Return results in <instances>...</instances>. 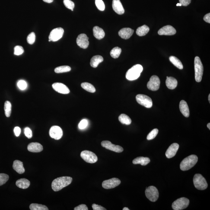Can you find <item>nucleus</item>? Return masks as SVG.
I'll use <instances>...</instances> for the list:
<instances>
[{
    "mask_svg": "<svg viewBox=\"0 0 210 210\" xmlns=\"http://www.w3.org/2000/svg\"><path fill=\"white\" fill-rule=\"evenodd\" d=\"M9 177L5 173H0V186L5 184L8 180Z\"/></svg>",
    "mask_w": 210,
    "mask_h": 210,
    "instance_id": "38",
    "label": "nucleus"
},
{
    "mask_svg": "<svg viewBox=\"0 0 210 210\" xmlns=\"http://www.w3.org/2000/svg\"><path fill=\"white\" fill-rule=\"evenodd\" d=\"M64 33V29L61 27L57 28L51 32L49 36V40L52 41H57L62 37Z\"/></svg>",
    "mask_w": 210,
    "mask_h": 210,
    "instance_id": "11",
    "label": "nucleus"
},
{
    "mask_svg": "<svg viewBox=\"0 0 210 210\" xmlns=\"http://www.w3.org/2000/svg\"><path fill=\"white\" fill-rule=\"evenodd\" d=\"M150 162V159L148 157H138L133 160L134 164H141L142 166L146 165Z\"/></svg>",
    "mask_w": 210,
    "mask_h": 210,
    "instance_id": "27",
    "label": "nucleus"
},
{
    "mask_svg": "<svg viewBox=\"0 0 210 210\" xmlns=\"http://www.w3.org/2000/svg\"><path fill=\"white\" fill-rule=\"evenodd\" d=\"M72 181V177L68 176L57 178L52 181V189L55 192H58L71 184Z\"/></svg>",
    "mask_w": 210,
    "mask_h": 210,
    "instance_id": "1",
    "label": "nucleus"
},
{
    "mask_svg": "<svg viewBox=\"0 0 210 210\" xmlns=\"http://www.w3.org/2000/svg\"><path fill=\"white\" fill-rule=\"evenodd\" d=\"M179 2L182 6H186L190 4L191 0H179Z\"/></svg>",
    "mask_w": 210,
    "mask_h": 210,
    "instance_id": "48",
    "label": "nucleus"
},
{
    "mask_svg": "<svg viewBox=\"0 0 210 210\" xmlns=\"http://www.w3.org/2000/svg\"><path fill=\"white\" fill-rule=\"evenodd\" d=\"M103 56L100 55H95L91 58L90 61V65L93 68H97L99 64L103 62Z\"/></svg>",
    "mask_w": 210,
    "mask_h": 210,
    "instance_id": "28",
    "label": "nucleus"
},
{
    "mask_svg": "<svg viewBox=\"0 0 210 210\" xmlns=\"http://www.w3.org/2000/svg\"><path fill=\"white\" fill-rule=\"evenodd\" d=\"M121 181L117 178H113L103 181L102 183L103 188L106 189H110L116 187L120 184Z\"/></svg>",
    "mask_w": 210,
    "mask_h": 210,
    "instance_id": "12",
    "label": "nucleus"
},
{
    "mask_svg": "<svg viewBox=\"0 0 210 210\" xmlns=\"http://www.w3.org/2000/svg\"><path fill=\"white\" fill-rule=\"evenodd\" d=\"M88 37L84 33L79 35L76 39V43L82 49H87L89 45Z\"/></svg>",
    "mask_w": 210,
    "mask_h": 210,
    "instance_id": "14",
    "label": "nucleus"
},
{
    "mask_svg": "<svg viewBox=\"0 0 210 210\" xmlns=\"http://www.w3.org/2000/svg\"><path fill=\"white\" fill-rule=\"evenodd\" d=\"M176 30L173 26L166 25L160 29L158 31V34L160 35L165 36H172L176 34Z\"/></svg>",
    "mask_w": 210,
    "mask_h": 210,
    "instance_id": "17",
    "label": "nucleus"
},
{
    "mask_svg": "<svg viewBox=\"0 0 210 210\" xmlns=\"http://www.w3.org/2000/svg\"><path fill=\"white\" fill-rule=\"evenodd\" d=\"M24 52V49L22 47L20 46H16L14 48V54L16 55H20Z\"/></svg>",
    "mask_w": 210,
    "mask_h": 210,
    "instance_id": "43",
    "label": "nucleus"
},
{
    "mask_svg": "<svg viewBox=\"0 0 210 210\" xmlns=\"http://www.w3.org/2000/svg\"><path fill=\"white\" fill-rule=\"evenodd\" d=\"M207 127H208V129L210 130V123H208V124L207 125Z\"/></svg>",
    "mask_w": 210,
    "mask_h": 210,
    "instance_id": "52",
    "label": "nucleus"
},
{
    "mask_svg": "<svg viewBox=\"0 0 210 210\" xmlns=\"http://www.w3.org/2000/svg\"><path fill=\"white\" fill-rule=\"evenodd\" d=\"M24 133L25 136L28 138H30L33 137V133L29 127H26L24 129Z\"/></svg>",
    "mask_w": 210,
    "mask_h": 210,
    "instance_id": "45",
    "label": "nucleus"
},
{
    "mask_svg": "<svg viewBox=\"0 0 210 210\" xmlns=\"http://www.w3.org/2000/svg\"><path fill=\"white\" fill-rule=\"evenodd\" d=\"M81 87L84 89L90 92L94 93L96 91L95 88L92 84L88 83H83L81 84Z\"/></svg>",
    "mask_w": 210,
    "mask_h": 210,
    "instance_id": "32",
    "label": "nucleus"
},
{
    "mask_svg": "<svg viewBox=\"0 0 210 210\" xmlns=\"http://www.w3.org/2000/svg\"><path fill=\"white\" fill-rule=\"evenodd\" d=\"M92 208L93 210H106V208L102 207L101 205H97L96 204H93L92 205Z\"/></svg>",
    "mask_w": 210,
    "mask_h": 210,
    "instance_id": "46",
    "label": "nucleus"
},
{
    "mask_svg": "<svg viewBox=\"0 0 210 210\" xmlns=\"http://www.w3.org/2000/svg\"><path fill=\"white\" fill-rule=\"evenodd\" d=\"M95 3L96 6L99 10L104 11L105 6L103 0H95Z\"/></svg>",
    "mask_w": 210,
    "mask_h": 210,
    "instance_id": "40",
    "label": "nucleus"
},
{
    "mask_svg": "<svg viewBox=\"0 0 210 210\" xmlns=\"http://www.w3.org/2000/svg\"><path fill=\"white\" fill-rule=\"evenodd\" d=\"M21 128L19 127L16 126L14 129V132L16 136L18 137L21 133Z\"/></svg>",
    "mask_w": 210,
    "mask_h": 210,
    "instance_id": "49",
    "label": "nucleus"
},
{
    "mask_svg": "<svg viewBox=\"0 0 210 210\" xmlns=\"http://www.w3.org/2000/svg\"><path fill=\"white\" fill-rule=\"evenodd\" d=\"M88 122L87 119H84L82 120L79 124V128L80 129L83 130L87 126Z\"/></svg>",
    "mask_w": 210,
    "mask_h": 210,
    "instance_id": "44",
    "label": "nucleus"
},
{
    "mask_svg": "<svg viewBox=\"0 0 210 210\" xmlns=\"http://www.w3.org/2000/svg\"><path fill=\"white\" fill-rule=\"evenodd\" d=\"M123 210H129L130 209L129 208H123V209H122Z\"/></svg>",
    "mask_w": 210,
    "mask_h": 210,
    "instance_id": "53",
    "label": "nucleus"
},
{
    "mask_svg": "<svg viewBox=\"0 0 210 210\" xmlns=\"http://www.w3.org/2000/svg\"><path fill=\"white\" fill-rule=\"evenodd\" d=\"M137 102L144 107L150 108L153 106V101L151 98L143 94H138L136 96Z\"/></svg>",
    "mask_w": 210,
    "mask_h": 210,
    "instance_id": "8",
    "label": "nucleus"
},
{
    "mask_svg": "<svg viewBox=\"0 0 210 210\" xmlns=\"http://www.w3.org/2000/svg\"><path fill=\"white\" fill-rule=\"evenodd\" d=\"M28 151L33 153H39L43 150V146L38 142H32L28 146Z\"/></svg>",
    "mask_w": 210,
    "mask_h": 210,
    "instance_id": "21",
    "label": "nucleus"
},
{
    "mask_svg": "<svg viewBox=\"0 0 210 210\" xmlns=\"http://www.w3.org/2000/svg\"><path fill=\"white\" fill-rule=\"evenodd\" d=\"M119 122L123 124L129 125L132 122V120L130 118L124 114H121L119 116Z\"/></svg>",
    "mask_w": 210,
    "mask_h": 210,
    "instance_id": "31",
    "label": "nucleus"
},
{
    "mask_svg": "<svg viewBox=\"0 0 210 210\" xmlns=\"http://www.w3.org/2000/svg\"><path fill=\"white\" fill-rule=\"evenodd\" d=\"M31 210H48L49 208L45 205L37 204H32L29 207Z\"/></svg>",
    "mask_w": 210,
    "mask_h": 210,
    "instance_id": "33",
    "label": "nucleus"
},
{
    "mask_svg": "<svg viewBox=\"0 0 210 210\" xmlns=\"http://www.w3.org/2000/svg\"><path fill=\"white\" fill-rule=\"evenodd\" d=\"M193 181L195 187L198 190H205L208 188V183L205 178L199 173L195 175Z\"/></svg>",
    "mask_w": 210,
    "mask_h": 210,
    "instance_id": "5",
    "label": "nucleus"
},
{
    "mask_svg": "<svg viewBox=\"0 0 210 210\" xmlns=\"http://www.w3.org/2000/svg\"><path fill=\"white\" fill-rule=\"evenodd\" d=\"M189 201L188 198L182 197L175 200L172 204V208L174 210L185 209L189 206Z\"/></svg>",
    "mask_w": 210,
    "mask_h": 210,
    "instance_id": "6",
    "label": "nucleus"
},
{
    "mask_svg": "<svg viewBox=\"0 0 210 210\" xmlns=\"http://www.w3.org/2000/svg\"><path fill=\"white\" fill-rule=\"evenodd\" d=\"M11 104L10 102L8 101L5 102L4 103V109L6 116L9 117L11 113Z\"/></svg>",
    "mask_w": 210,
    "mask_h": 210,
    "instance_id": "36",
    "label": "nucleus"
},
{
    "mask_svg": "<svg viewBox=\"0 0 210 210\" xmlns=\"http://www.w3.org/2000/svg\"><path fill=\"white\" fill-rule=\"evenodd\" d=\"M195 79L197 82H200L202 80L204 68L200 58L196 56L194 60Z\"/></svg>",
    "mask_w": 210,
    "mask_h": 210,
    "instance_id": "4",
    "label": "nucleus"
},
{
    "mask_svg": "<svg viewBox=\"0 0 210 210\" xmlns=\"http://www.w3.org/2000/svg\"><path fill=\"white\" fill-rule=\"evenodd\" d=\"M149 31V27L144 25L138 28L136 30V34L139 36H144L146 35Z\"/></svg>",
    "mask_w": 210,
    "mask_h": 210,
    "instance_id": "29",
    "label": "nucleus"
},
{
    "mask_svg": "<svg viewBox=\"0 0 210 210\" xmlns=\"http://www.w3.org/2000/svg\"><path fill=\"white\" fill-rule=\"evenodd\" d=\"M36 40V35L35 33L32 32L28 35L27 37L28 43L30 45H33L34 43Z\"/></svg>",
    "mask_w": 210,
    "mask_h": 210,
    "instance_id": "41",
    "label": "nucleus"
},
{
    "mask_svg": "<svg viewBox=\"0 0 210 210\" xmlns=\"http://www.w3.org/2000/svg\"><path fill=\"white\" fill-rule=\"evenodd\" d=\"M143 69L142 65L137 64L133 66L126 72V78L130 81H133L139 78Z\"/></svg>",
    "mask_w": 210,
    "mask_h": 210,
    "instance_id": "3",
    "label": "nucleus"
},
{
    "mask_svg": "<svg viewBox=\"0 0 210 210\" xmlns=\"http://www.w3.org/2000/svg\"><path fill=\"white\" fill-rule=\"evenodd\" d=\"M16 185L20 189H25L28 188L30 185V181L25 178L18 179L16 181Z\"/></svg>",
    "mask_w": 210,
    "mask_h": 210,
    "instance_id": "26",
    "label": "nucleus"
},
{
    "mask_svg": "<svg viewBox=\"0 0 210 210\" xmlns=\"http://www.w3.org/2000/svg\"><path fill=\"white\" fill-rule=\"evenodd\" d=\"M204 20L205 22L208 23H210V14H207L206 15L204 16Z\"/></svg>",
    "mask_w": 210,
    "mask_h": 210,
    "instance_id": "50",
    "label": "nucleus"
},
{
    "mask_svg": "<svg viewBox=\"0 0 210 210\" xmlns=\"http://www.w3.org/2000/svg\"><path fill=\"white\" fill-rule=\"evenodd\" d=\"M208 101L209 102V103H210V94H209V95H208Z\"/></svg>",
    "mask_w": 210,
    "mask_h": 210,
    "instance_id": "54",
    "label": "nucleus"
},
{
    "mask_svg": "<svg viewBox=\"0 0 210 210\" xmlns=\"http://www.w3.org/2000/svg\"><path fill=\"white\" fill-rule=\"evenodd\" d=\"M177 81L176 79L172 77H167L166 80V85L168 88L170 89H174L177 85Z\"/></svg>",
    "mask_w": 210,
    "mask_h": 210,
    "instance_id": "24",
    "label": "nucleus"
},
{
    "mask_svg": "<svg viewBox=\"0 0 210 210\" xmlns=\"http://www.w3.org/2000/svg\"><path fill=\"white\" fill-rule=\"evenodd\" d=\"M179 109L181 113L185 117L188 118L189 116V110L187 103L185 100H182L179 103Z\"/></svg>",
    "mask_w": 210,
    "mask_h": 210,
    "instance_id": "22",
    "label": "nucleus"
},
{
    "mask_svg": "<svg viewBox=\"0 0 210 210\" xmlns=\"http://www.w3.org/2000/svg\"><path fill=\"white\" fill-rule=\"evenodd\" d=\"M93 34L94 37L99 40L103 39L105 35V32L103 29L98 26L93 27Z\"/></svg>",
    "mask_w": 210,
    "mask_h": 210,
    "instance_id": "25",
    "label": "nucleus"
},
{
    "mask_svg": "<svg viewBox=\"0 0 210 210\" xmlns=\"http://www.w3.org/2000/svg\"><path fill=\"white\" fill-rule=\"evenodd\" d=\"M18 87L21 90H25L27 88V84L25 81L21 80L19 81L17 83Z\"/></svg>",
    "mask_w": 210,
    "mask_h": 210,
    "instance_id": "42",
    "label": "nucleus"
},
{
    "mask_svg": "<svg viewBox=\"0 0 210 210\" xmlns=\"http://www.w3.org/2000/svg\"><path fill=\"white\" fill-rule=\"evenodd\" d=\"M49 134L51 138L55 140H59L62 137L63 131L60 127L53 126L51 128Z\"/></svg>",
    "mask_w": 210,
    "mask_h": 210,
    "instance_id": "15",
    "label": "nucleus"
},
{
    "mask_svg": "<svg viewBox=\"0 0 210 210\" xmlns=\"http://www.w3.org/2000/svg\"><path fill=\"white\" fill-rule=\"evenodd\" d=\"M64 4L67 8L73 11L75 4L71 0H64Z\"/></svg>",
    "mask_w": 210,
    "mask_h": 210,
    "instance_id": "37",
    "label": "nucleus"
},
{
    "mask_svg": "<svg viewBox=\"0 0 210 210\" xmlns=\"http://www.w3.org/2000/svg\"><path fill=\"white\" fill-rule=\"evenodd\" d=\"M134 30L130 28H124L121 29L119 32V36L122 39H127L132 36Z\"/></svg>",
    "mask_w": 210,
    "mask_h": 210,
    "instance_id": "20",
    "label": "nucleus"
},
{
    "mask_svg": "<svg viewBox=\"0 0 210 210\" xmlns=\"http://www.w3.org/2000/svg\"><path fill=\"white\" fill-rule=\"evenodd\" d=\"M179 148V145L176 143L172 144L166 152L165 155L168 158L174 157Z\"/></svg>",
    "mask_w": 210,
    "mask_h": 210,
    "instance_id": "18",
    "label": "nucleus"
},
{
    "mask_svg": "<svg viewBox=\"0 0 210 210\" xmlns=\"http://www.w3.org/2000/svg\"><path fill=\"white\" fill-rule=\"evenodd\" d=\"M198 160L196 155H191L184 159L180 164V169L183 171H186L192 168L195 165Z\"/></svg>",
    "mask_w": 210,
    "mask_h": 210,
    "instance_id": "2",
    "label": "nucleus"
},
{
    "mask_svg": "<svg viewBox=\"0 0 210 210\" xmlns=\"http://www.w3.org/2000/svg\"><path fill=\"white\" fill-rule=\"evenodd\" d=\"M101 145L106 149L114 151L115 152L119 153L123 151V149L122 147L119 145H115L108 141H102Z\"/></svg>",
    "mask_w": 210,
    "mask_h": 210,
    "instance_id": "13",
    "label": "nucleus"
},
{
    "mask_svg": "<svg viewBox=\"0 0 210 210\" xmlns=\"http://www.w3.org/2000/svg\"><path fill=\"white\" fill-rule=\"evenodd\" d=\"M88 208L85 204H81L74 208V210H88Z\"/></svg>",
    "mask_w": 210,
    "mask_h": 210,
    "instance_id": "47",
    "label": "nucleus"
},
{
    "mask_svg": "<svg viewBox=\"0 0 210 210\" xmlns=\"http://www.w3.org/2000/svg\"><path fill=\"white\" fill-rule=\"evenodd\" d=\"M121 52H122V49L119 47H116L113 48L111 50L110 55L112 57L114 58H117L119 57Z\"/></svg>",
    "mask_w": 210,
    "mask_h": 210,
    "instance_id": "35",
    "label": "nucleus"
},
{
    "mask_svg": "<svg viewBox=\"0 0 210 210\" xmlns=\"http://www.w3.org/2000/svg\"><path fill=\"white\" fill-rule=\"evenodd\" d=\"M71 67L67 66V65H64V66L57 67L55 68V72L56 73H61L69 72L71 71Z\"/></svg>",
    "mask_w": 210,
    "mask_h": 210,
    "instance_id": "34",
    "label": "nucleus"
},
{
    "mask_svg": "<svg viewBox=\"0 0 210 210\" xmlns=\"http://www.w3.org/2000/svg\"><path fill=\"white\" fill-rule=\"evenodd\" d=\"M52 87L55 91L62 94H67L70 93V90L68 88L62 83H54L52 84Z\"/></svg>",
    "mask_w": 210,
    "mask_h": 210,
    "instance_id": "16",
    "label": "nucleus"
},
{
    "mask_svg": "<svg viewBox=\"0 0 210 210\" xmlns=\"http://www.w3.org/2000/svg\"><path fill=\"white\" fill-rule=\"evenodd\" d=\"M169 60H170V62H171L173 65H175L176 67H177V68H179V69H183V64H182V62H181V61L179 60L178 58L176 57V56H170V57H169Z\"/></svg>",
    "mask_w": 210,
    "mask_h": 210,
    "instance_id": "30",
    "label": "nucleus"
},
{
    "mask_svg": "<svg viewBox=\"0 0 210 210\" xmlns=\"http://www.w3.org/2000/svg\"><path fill=\"white\" fill-rule=\"evenodd\" d=\"M145 195L150 201L155 202L158 199L159 192L157 188L154 186H150L146 189Z\"/></svg>",
    "mask_w": 210,
    "mask_h": 210,
    "instance_id": "7",
    "label": "nucleus"
},
{
    "mask_svg": "<svg viewBox=\"0 0 210 210\" xmlns=\"http://www.w3.org/2000/svg\"><path fill=\"white\" fill-rule=\"evenodd\" d=\"M176 6H181L182 5L180 3H177Z\"/></svg>",
    "mask_w": 210,
    "mask_h": 210,
    "instance_id": "55",
    "label": "nucleus"
},
{
    "mask_svg": "<svg viewBox=\"0 0 210 210\" xmlns=\"http://www.w3.org/2000/svg\"><path fill=\"white\" fill-rule=\"evenodd\" d=\"M45 2L47 3H50L53 2V0H43Z\"/></svg>",
    "mask_w": 210,
    "mask_h": 210,
    "instance_id": "51",
    "label": "nucleus"
},
{
    "mask_svg": "<svg viewBox=\"0 0 210 210\" xmlns=\"http://www.w3.org/2000/svg\"><path fill=\"white\" fill-rule=\"evenodd\" d=\"M112 7L114 11L118 14L121 15L124 14L125 10L120 0H113Z\"/></svg>",
    "mask_w": 210,
    "mask_h": 210,
    "instance_id": "19",
    "label": "nucleus"
},
{
    "mask_svg": "<svg viewBox=\"0 0 210 210\" xmlns=\"http://www.w3.org/2000/svg\"><path fill=\"white\" fill-rule=\"evenodd\" d=\"M81 157L83 160L88 163H95L98 160L97 156L94 153L87 150L82 151Z\"/></svg>",
    "mask_w": 210,
    "mask_h": 210,
    "instance_id": "9",
    "label": "nucleus"
},
{
    "mask_svg": "<svg viewBox=\"0 0 210 210\" xmlns=\"http://www.w3.org/2000/svg\"><path fill=\"white\" fill-rule=\"evenodd\" d=\"M13 167L14 170L19 174H22L25 171L22 162L19 160H16L14 161Z\"/></svg>",
    "mask_w": 210,
    "mask_h": 210,
    "instance_id": "23",
    "label": "nucleus"
},
{
    "mask_svg": "<svg viewBox=\"0 0 210 210\" xmlns=\"http://www.w3.org/2000/svg\"><path fill=\"white\" fill-rule=\"evenodd\" d=\"M160 81L159 78L157 76H152L147 84L148 89L152 91H157L160 88Z\"/></svg>",
    "mask_w": 210,
    "mask_h": 210,
    "instance_id": "10",
    "label": "nucleus"
},
{
    "mask_svg": "<svg viewBox=\"0 0 210 210\" xmlns=\"http://www.w3.org/2000/svg\"><path fill=\"white\" fill-rule=\"evenodd\" d=\"M158 130L157 128H155L151 131L148 134L147 137V139L148 140H151L154 139L155 138L158 134Z\"/></svg>",
    "mask_w": 210,
    "mask_h": 210,
    "instance_id": "39",
    "label": "nucleus"
}]
</instances>
